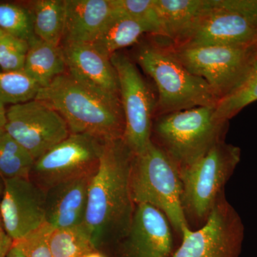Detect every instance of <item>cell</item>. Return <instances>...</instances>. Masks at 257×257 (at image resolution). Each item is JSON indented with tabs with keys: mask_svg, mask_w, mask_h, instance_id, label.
<instances>
[{
	"mask_svg": "<svg viewBox=\"0 0 257 257\" xmlns=\"http://www.w3.org/2000/svg\"><path fill=\"white\" fill-rule=\"evenodd\" d=\"M134 155L123 139L106 142L89 185L83 224L104 257L113 256L133 222L136 204L130 175Z\"/></svg>",
	"mask_w": 257,
	"mask_h": 257,
	"instance_id": "6da1fadb",
	"label": "cell"
},
{
	"mask_svg": "<svg viewBox=\"0 0 257 257\" xmlns=\"http://www.w3.org/2000/svg\"><path fill=\"white\" fill-rule=\"evenodd\" d=\"M35 99L55 109L70 134L87 135L103 142L124 138L125 120L120 97L96 92L68 72L40 88Z\"/></svg>",
	"mask_w": 257,
	"mask_h": 257,
	"instance_id": "7a4b0ae2",
	"label": "cell"
},
{
	"mask_svg": "<svg viewBox=\"0 0 257 257\" xmlns=\"http://www.w3.org/2000/svg\"><path fill=\"white\" fill-rule=\"evenodd\" d=\"M138 47L135 60L154 81L157 94L156 116L198 106H216L219 99L204 79L181 63L171 42L152 36Z\"/></svg>",
	"mask_w": 257,
	"mask_h": 257,
	"instance_id": "3957f363",
	"label": "cell"
},
{
	"mask_svg": "<svg viewBox=\"0 0 257 257\" xmlns=\"http://www.w3.org/2000/svg\"><path fill=\"white\" fill-rule=\"evenodd\" d=\"M216 106H198L156 116L151 140L178 167H189L224 141L229 121L219 119Z\"/></svg>",
	"mask_w": 257,
	"mask_h": 257,
	"instance_id": "277c9868",
	"label": "cell"
},
{
	"mask_svg": "<svg viewBox=\"0 0 257 257\" xmlns=\"http://www.w3.org/2000/svg\"><path fill=\"white\" fill-rule=\"evenodd\" d=\"M133 202L149 204L162 211L182 238L189 229L182 205V184L178 167L162 149L150 142L134 155L130 175Z\"/></svg>",
	"mask_w": 257,
	"mask_h": 257,
	"instance_id": "5b68a950",
	"label": "cell"
},
{
	"mask_svg": "<svg viewBox=\"0 0 257 257\" xmlns=\"http://www.w3.org/2000/svg\"><path fill=\"white\" fill-rule=\"evenodd\" d=\"M241 160V150L221 141L194 164L179 171L182 205L190 229L201 227Z\"/></svg>",
	"mask_w": 257,
	"mask_h": 257,
	"instance_id": "8992f818",
	"label": "cell"
},
{
	"mask_svg": "<svg viewBox=\"0 0 257 257\" xmlns=\"http://www.w3.org/2000/svg\"><path fill=\"white\" fill-rule=\"evenodd\" d=\"M256 38L257 0H205L192 28L175 47L246 46L256 45Z\"/></svg>",
	"mask_w": 257,
	"mask_h": 257,
	"instance_id": "52a82bcc",
	"label": "cell"
},
{
	"mask_svg": "<svg viewBox=\"0 0 257 257\" xmlns=\"http://www.w3.org/2000/svg\"><path fill=\"white\" fill-rule=\"evenodd\" d=\"M171 47L177 60L204 79L219 101L243 84L257 62L256 45Z\"/></svg>",
	"mask_w": 257,
	"mask_h": 257,
	"instance_id": "ba28073f",
	"label": "cell"
},
{
	"mask_svg": "<svg viewBox=\"0 0 257 257\" xmlns=\"http://www.w3.org/2000/svg\"><path fill=\"white\" fill-rule=\"evenodd\" d=\"M110 60L119 80L120 100L125 120L123 140L137 155L151 142L157 94L128 56L118 52L111 56Z\"/></svg>",
	"mask_w": 257,
	"mask_h": 257,
	"instance_id": "9c48e42d",
	"label": "cell"
},
{
	"mask_svg": "<svg viewBox=\"0 0 257 257\" xmlns=\"http://www.w3.org/2000/svg\"><path fill=\"white\" fill-rule=\"evenodd\" d=\"M105 143L89 135L70 134L35 161L30 179L46 192L66 181L94 175Z\"/></svg>",
	"mask_w": 257,
	"mask_h": 257,
	"instance_id": "30bf717a",
	"label": "cell"
},
{
	"mask_svg": "<svg viewBox=\"0 0 257 257\" xmlns=\"http://www.w3.org/2000/svg\"><path fill=\"white\" fill-rule=\"evenodd\" d=\"M243 236L241 217L223 193L205 224L184 231L182 243L172 257H239Z\"/></svg>",
	"mask_w": 257,
	"mask_h": 257,
	"instance_id": "8fae6325",
	"label": "cell"
},
{
	"mask_svg": "<svg viewBox=\"0 0 257 257\" xmlns=\"http://www.w3.org/2000/svg\"><path fill=\"white\" fill-rule=\"evenodd\" d=\"M6 117L5 131L35 161L70 135L62 116L40 99L10 106Z\"/></svg>",
	"mask_w": 257,
	"mask_h": 257,
	"instance_id": "7c38bea8",
	"label": "cell"
},
{
	"mask_svg": "<svg viewBox=\"0 0 257 257\" xmlns=\"http://www.w3.org/2000/svg\"><path fill=\"white\" fill-rule=\"evenodd\" d=\"M0 219L13 241L23 239L46 223L45 191L30 178L4 179Z\"/></svg>",
	"mask_w": 257,
	"mask_h": 257,
	"instance_id": "4fadbf2b",
	"label": "cell"
},
{
	"mask_svg": "<svg viewBox=\"0 0 257 257\" xmlns=\"http://www.w3.org/2000/svg\"><path fill=\"white\" fill-rule=\"evenodd\" d=\"M170 226L157 208L138 204L127 234L112 257H172L175 250Z\"/></svg>",
	"mask_w": 257,
	"mask_h": 257,
	"instance_id": "5bb4252c",
	"label": "cell"
},
{
	"mask_svg": "<svg viewBox=\"0 0 257 257\" xmlns=\"http://www.w3.org/2000/svg\"><path fill=\"white\" fill-rule=\"evenodd\" d=\"M67 72L77 81L104 95L120 97L116 69L110 58L92 44L62 43Z\"/></svg>",
	"mask_w": 257,
	"mask_h": 257,
	"instance_id": "9a60e30c",
	"label": "cell"
},
{
	"mask_svg": "<svg viewBox=\"0 0 257 257\" xmlns=\"http://www.w3.org/2000/svg\"><path fill=\"white\" fill-rule=\"evenodd\" d=\"M94 175L70 179L47 189L45 192L47 224L55 229L83 224L89 185Z\"/></svg>",
	"mask_w": 257,
	"mask_h": 257,
	"instance_id": "2e32d148",
	"label": "cell"
},
{
	"mask_svg": "<svg viewBox=\"0 0 257 257\" xmlns=\"http://www.w3.org/2000/svg\"><path fill=\"white\" fill-rule=\"evenodd\" d=\"M62 43L92 44L115 12L113 0H64Z\"/></svg>",
	"mask_w": 257,
	"mask_h": 257,
	"instance_id": "e0dca14e",
	"label": "cell"
},
{
	"mask_svg": "<svg viewBox=\"0 0 257 257\" xmlns=\"http://www.w3.org/2000/svg\"><path fill=\"white\" fill-rule=\"evenodd\" d=\"M205 0H155L160 19V37L178 45L192 28Z\"/></svg>",
	"mask_w": 257,
	"mask_h": 257,
	"instance_id": "ac0fdd59",
	"label": "cell"
},
{
	"mask_svg": "<svg viewBox=\"0 0 257 257\" xmlns=\"http://www.w3.org/2000/svg\"><path fill=\"white\" fill-rule=\"evenodd\" d=\"M145 34L151 35L146 25L115 8L112 17L92 45L102 55L110 58L122 49L138 43Z\"/></svg>",
	"mask_w": 257,
	"mask_h": 257,
	"instance_id": "d6986e66",
	"label": "cell"
},
{
	"mask_svg": "<svg viewBox=\"0 0 257 257\" xmlns=\"http://www.w3.org/2000/svg\"><path fill=\"white\" fill-rule=\"evenodd\" d=\"M23 72L41 87L67 72L61 46L56 47L35 36L29 42Z\"/></svg>",
	"mask_w": 257,
	"mask_h": 257,
	"instance_id": "ffe728a7",
	"label": "cell"
},
{
	"mask_svg": "<svg viewBox=\"0 0 257 257\" xmlns=\"http://www.w3.org/2000/svg\"><path fill=\"white\" fill-rule=\"evenodd\" d=\"M31 9L35 36L54 46H61L65 20L64 0H37Z\"/></svg>",
	"mask_w": 257,
	"mask_h": 257,
	"instance_id": "44dd1931",
	"label": "cell"
},
{
	"mask_svg": "<svg viewBox=\"0 0 257 257\" xmlns=\"http://www.w3.org/2000/svg\"><path fill=\"white\" fill-rule=\"evenodd\" d=\"M49 244L52 257H85L97 251L84 224L72 228H52Z\"/></svg>",
	"mask_w": 257,
	"mask_h": 257,
	"instance_id": "7402d4cb",
	"label": "cell"
},
{
	"mask_svg": "<svg viewBox=\"0 0 257 257\" xmlns=\"http://www.w3.org/2000/svg\"><path fill=\"white\" fill-rule=\"evenodd\" d=\"M35 160L5 131L0 130V175L4 179L30 178Z\"/></svg>",
	"mask_w": 257,
	"mask_h": 257,
	"instance_id": "603a6c76",
	"label": "cell"
},
{
	"mask_svg": "<svg viewBox=\"0 0 257 257\" xmlns=\"http://www.w3.org/2000/svg\"><path fill=\"white\" fill-rule=\"evenodd\" d=\"M40 87L22 72L0 71V102L3 104H23L36 98Z\"/></svg>",
	"mask_w": 257,
	"mask_h": 257,
	"instance_id": "cb8c5ba5",
	"label": "cell"
},
{
	"mask_svg": "<svg viewBox=\"0 0 257 257\" xmlns=\"http://www.w3.org/2000/svg\"><path fill=\"white\" fill-rule=\"evenodd\" d=\"M257 101V62L246 80L234 92L218 101L215 114L219 119L229 121L243 108Z\"/></svg>",
	"mask_w": 257,
	"mask_h": 257,
	"instance_id": "d4e9b609",
	"label": "cell"
},
{
	"mask_svg": "<svg viewBox=\"0 0 257 257\" xmlns=\"http://www.w3.org/2000/svg\"><path fill=\"white\" fill-rule=\"evenodd\" d=\"M0 30L30 42L35 37L31 12L13 3H0Z\"/></svg>",
	"mask_w": 257,
	"mask_h": 257,
	"instance_id": "484cf974",
	"label": "cell"
},
{
	"mask_svg": "<svg viewBox=\"0 0 257 257\" xmlns=\"http://www.w3.org/2000/svg\"><path fill=\"white\" fill-rule=\"evenodd\" d=\"M121 13L136 19L150 28L152 36L160 37V19L155 0H113Z\"/></svg>",
	"mask_w": 257,
	"mask_h": 257,
	"instance_id": "4316f807",
	"label": "cell"
},
{
	"mask_svg": "<svg viewBox=\"0 0 257 257\" xmlns=\"http://www.w3.org/2000/svg\"><path fill=\"white\" fill-rule=\"evenodd\" d=\"M29 46L28 42L5 33L0 40V70L23 71Z\"/></svg>",
	"mask_w": 257,
	"mask_h": 257,
	"instance_id": "83f0119b",
	"label": "cell"
},
{
	"mask_svg": "<svg viewBox=\"0 0 257 257\" xmlns=\"http://www.w3.org/2000/svg\"><path fill=\"white\" fill-rule=\"evenodd\" d=\"M52 226L47 223L20 239L28 257H52L49 244Z\"/></svg>",
	"mask_w": 257,
	"mask_h": 257,
	"instance_id": "f1b7e54d",
	"label": "cell"
},
{
	"mask_svg": "<svg viewBox=\"0 0 257 257\" xmlns=\"http://www.w3.org/2000/svg\"><path fill=\"white\" fill-rule=\"evenodd\" d=\"M13 242V239L5 233L0 219V257L6 256Z\"/></svg>",
	"mask_w": 257,
	"mask_h": 257,
	"instance_id": "f546056e",
	"label": "cell"
},
{
	"mask_svg": "<svg viewBox=\"0 0 257 257\" xmlns=\"http://www.w3.org/2000/svg\"><path fill=\"white\" fill-rule=\"evenodd\" d=\"M5 257H28L25 249H24L23 244L20 240L13 241L11 247L9 251L7 253Z\"/></svg>",
	"mask_w": 257,
	"mask_h": 257,
	"instance_id": "4dcf8cb0",
	"label": "cell"
},
{
	"mask_svg": "<svg viewBox=\"0 0 257 257\" xmlns=\"http://www.w3.org/2000/svg\"><path fill=\"white\" fill-rule=\"evenodd\" d=\"M7 109H5V105L0 102V130H5V124L7 121Z\"/></svg>",
	"mask_w": 257,
	"mask_h": 257,
	"instance_id": "1f68e13d",
	"label": "cell"
},
{
	"mask_svg": "<svg viewBox=\"0 0 257 257\" xmlns=\"http://www.w3.org/2000/svg\"><path fill=\"white\" fill-rule=\"evenodd\" d=\"M85 257H104L101 253H99V251H94V252L89 253Z\"/></svg>",
	"mask_w": 257,
	"mask_h": 257,
	"instance_id": "d6a6232c",
	"label": "cell"
},
{
	"mask_svg": "<svg viewBox=\"0 0 257 257\" xmlns=\"http://www.w3.org/2000/svg\"><path fill=\"white\" fill-rule=\"evenodd\" d=\"M5 32L3 31V30H0V40H1L2 37H3V35H4Z\"/></svg>",
	"mask_w": 257,
	"mask_h": 257,
	"instance_id": "836d02e7",
	"label": "cell"
},
{
	"mask_svg": "<svg viewBox=\"0 0 257 257\" xmlns=\"http://www.w3.org/2000/svg\"><path fill=\"white\" fill-rule=\"evenodd\" d=\"M2 187L1 184H0V203H1V199H2Z\"/></svg>",
	"mask_w": 257,
	"mask_h": 257,
	"instance_id": "e575fe53",
	"label": "cell"
},
{
	"mask_svg": "<svg viewBox=\"0 0 257 257\" xmlns=\"http://www.w3.org/2000/svg\"><path fill=\"white\" fill-rule=\"evenodd\" d=\"M256 47H257V38H256Z\"/></svg>",
	"mask_w": 257,
	"mask_h": 257,
	"instance_id": "d590c367",
	"label": "cell"
},
{
	"mask_svg": "<svg viewBox=\"0 0 257 257\" xmlns=\"http://www.w3.org/2000/svg\"><path fill=\"white\" fill-rule=\"evenodd\" d=\"M0 71H1V70H0Z\"/></svg>",
	"mask_w": 257,
	"mask_h": 257,
	"instance_id": "8d00e7d4",
	"label": "cell"
}]
</instances>
